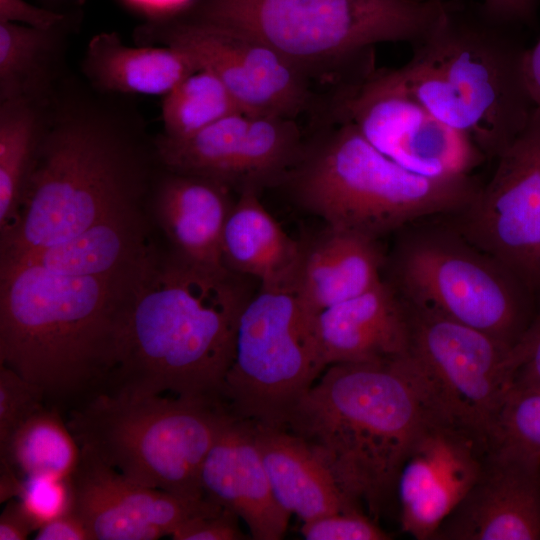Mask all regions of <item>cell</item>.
I'll return each mask as SVG.
<instances>
[{
    "label": "cell",
    "mask_w": 540,
    "mask_h": 540,
    "mask_svg": "<svg viewBox=\"0 0 540 540\" xmlns=\"http://www.w3.org/2000/svg\"><path fill=\"white\" fill-rule=\"evenodd\" d=\"M152 259L117 274L69 276L0 263V365L64 417L104 392L120 363L134 296Z\"/></svg>",
    "instance_id": "obj_1"
},
{
    "label": "cell",
    "mask_w": 540,
    "mask_h": 540,
    "mask_svg": "<svg viewBox=\"0 0 540 540\" xmlns=\"http://www.w3.org/2000/svg\"><path fill=\"white\" fill-rule=\"evenodd\" d=\"M245 276L158 250L134 296L119 365L104 392L222 401Z\"/></svg>",
    "instance_id": "obj_2"
},
{
    "label": "cell",
    "mask_w": 540,
    "mask_h": 540,
    "mask_svg": "<svg viewBox=\"0 0 540 540\" xmlns=\"http://www.w3.org/2000/svg\"><path fill=\"white\" fill-rule=\"evenodd\" d=\"M437 417L406 355L328 366L285 429L311 448L348 498L376 518L392 505L409 453Z\"/></svg>",
    "instance_id": "obj_3"
},
{
    "label": "cell",
    "mask_w": 540,
    "mask_h": 540,
    "mask_svg": "<svg viewBox=\"0 0 540 540\" xmlns=\"http://www.w3.org/2000/svg\"><path fill=\"white\" fill-rule=\"evenodd\" d=\"M133 123L110 108L55 93L18 224L0 241L1 257L62 243L141 206L149 171Z\"/></svg>",
    "instance_id": "obj_4"
},
{
    "label": "cell",
    "mask_w": 540,
    "mask_h": 540,
    "mask_svg": "<svg viewBox=\"0 0 540 540\" xmlns=\"http://www.w3.org/2000/svg\"><path fill=\"white\" fill-rule=\"evenodd\" d=\"M481 4L446 0L433 29L395 71L435 117L468 136L487 159L529 122L535 105L525 75L527 48Z\"/></svg>",
    "instance_id": "obj_5"
},
{
    "label": "cell",
    "mask_w": 540,
    "mask_h": 540,
    "mask_svg": "<svg viewBox=\"0 0 540 540\" xmlns=\"http://www.w3.org/2000/svg\"><path fill=\"white\" fill-rule=\"evenodd\" d=\"M446 0H195L178 18L231 28L273 47L312 79L337 84L374 64V47L414 46Z\"/></svg>",
    "instance_id": "obj_6"
},
{
    "label": "cell",
    "mask_w": 540,
    "mask_h": 540,
    "mask_svg": "<svg viewBox=\"0 0 540 540\" xmlns=\"http://www.w3.org/2000/svg\"><path fill=\"white\" fill-rule=\"evenodd\" d=\"M283 184L327 225L377 239L426 217L460 212L480 187L472 176L412 173L380 153L352 123L334 117L305 141Z\"/></svg>",
    "instance_id": "obj_7"
},
{
    "label": "cell",
    "mask_w": 540,
    "mask_h": 540,
    "mask_svg": "<svg viewBox=\"0 0 540 540\" xmlns=\"http://www.w3.org/2000/svg\"><path fill=\"white\" fill-rule=\"evenodd\" d=\"M232 416L220 399L102 392L65 419L80 448L130 480L201 499L204 460Z\"/></svg>",
    "instance_id": "obj_8"
},
{
    "label": "cell",
    "mask_w": 540,
    "mask_h": 540,
    "mask_svg": "<svg viewBox=\"0 0 540 540\" xmlns=\"http://www.w3.org/2000/svg\"><path fill=\"white\" fill-rule=\"evenodd\" d=\"M413 224L402 229L386 260L387 280L405 301L513 347L535 314L538 296L453 225Z\"/></svg>",
    "instance_id": "obj_9"
},
{
    "label": "cell",
    "mask_w": 540,
    "mask_h": 540,
    "mask_svg": "<svg viewBox=\"0 0 540 540\" xmlns=\"http://www.w3.org/2000/svg\"><path fill=\"white\" fill-rule=\"evenodd\" d=\"M315 314L294 283L260 286L239 315L222 398L233 415L285 428L291 412L325 371Z\"/></svg>",
    "instance_id": "obj_10"
},
{
    "label": "cell",
    "mask_w": 540,
    "mask_h": 540,
    "mask_svg": "<svg viewBox=\"0 0 540 540\" xmlns=\"http://www.w3.org/2000/svg\"><path fill=\"white\" fill-rule=\"evenodd\" d=\"M405 303L407 357L430 405L439 416L487 444L491 425L512 385V347L429 309Z\"/></svg>",
    "instance_id": "obj_11"
},
{
    "label": "cell",
    "mask_w": 540,
    "mask_h": 540,
    "mask_svg": "<svg viewBox=\"0 0 540 540\" xmlns=\"http://www.w3.org/2000/svg\"><path fill=\"white\" fill-rule=\"evenodd\" d=\"M327 110L331 117L352 123L388 159L421 176H471L487 160L468 136L419 102L395 68L374 65L343 81L336 86Z\"/></svg>",
    "instance_id": "obj_12"
},
{
    "label": "cell",
    "mask_w": 540,
    "mask_h": 540,
    "mask_svg": "<svg viewBox=\"0 0 540 540\" xmlns=\"http://www.w3.org/2000/svg\"><path fill=\"white\" fill-rule=\"evenodd\" d=\"M495 160L489 181L451 225L540 296L539 109Z\"/></svg>",
    "instance_id": "obj_13"
},
{
    "label": "cell",
    "mask_w": 540,
    "mask_h": 540,
    "mask_svg": "<svg viewBox=\"0 0 540 540\" xmlns=\"http://www.w3.org/2000/svg\"><path fill=\"white\" fill-rule=\"evenodd\" d=\"M145 36L187 53L213 72L246 114L297 119L316 106L313 79L273 47L245 32L182 20L147 25Z\"/></svg>",
    "instance_id": "obj_14"
},
{
    "label": "cell",
    "mask_w": 540,
    "mask_h": 540,
    "mask_svg": "<svg viewBox=\"0 0 540 540\" xmlns=\"http://www.w3.org/2000/svg\"><path fill=\"white\" fill-rule=\"evenodd\" d=\"M305 139L297 119L238 113L181 139L154 141L165 170L216 180L242 191L283 183Z\"/></svg>",
    "instance_id": "obj_15"
},
{
    "label": "cell",
    "mask_w": 540,
    "mask_h": 540,
    "mask_svg": "<svg viewBox=\"0 0 540 540\" xmlns=\"http://www.w3.org/2000/svg\"><path fill=\"white\" fill-rule=\"evenodd\" d=\"M70 484L71 511L93 540H154L170 536L191 517L223 508L205 497L189 499L138 484L85 448Z\"/></svg>",
    "instance_id": "obj_16"
},
{
    "label": "cell",
    "mask_w": 540,
    "mask_h": 540,
    "mask_svg": "<svg viewBox=\"0 0 540 540\" xmlns=\"http://www.w3.org/2000/svg\"><path fill=\"white\" fill-rule=\"evenodd\" d=\"M487 452L475 433L437 417L415 442L399 475L402 530L432 540L478 478Z\"/></svg>",
    "instance_id": "obj_17"
},
{
    "label": "cell",
    "mask_w": 540,
    "mask_h": 540,
    "mask_svg": "<svg viewBox=\"0 0 540 540\" xmlns=\"http://www.w3.org/2000/svg\"><path fill=\"white\" fill-rule=\"evenodd\" d=\"M432 540H540V461L487 449L475 483Z\"/></svg>",
    "instance_id": "obj_18"
},
{
    "label": "cell",
    "mask_w": 540,
    "mask_h": 540,
    "mask_svg": "<svg viewBox=\"0 0 540 540\" xmlns=\"http://www.w3.org/2000/svg\"><path fill=\"white\" fill-rule=\"evenodd\" d=\"M205 498L242 519L255 540H279L291 513L276 499L253 424L233 415L208 452L201 470Z\"/></svg>",
    "instance_id": "obj_19"
},
{
    "label": "cell",
    "mask_w": 540,
    "mask_h": 540,
    "mask_svg": "<svg viewBox=\"0 0 540 540\" xmlns=\"http://www.w3.org/2000/svg\"><path fill=\"white\" fill-rule=\"evenodd\" d=\"M315 332L325 368L393 360L408 354L407 306L383 279L370 290L318 313Z\"/></svg>",
    "instance_id": "obj_20"
},
{
    "label": "cell",
    "mask_w": 540,
    "mask_h": 540,
    "mask_svg": "<svg viewBox=\"0 0 540 540\" xmlns=\"http://www.w3.org/2000/svg\"><path fill=\"white\" fill-rule=\"evenodd\" d=\"M230 190L216 180L166 170L155 186L153 212L174 252L201 266L226 269L221 242L234 203Z\"/></svg>",
    "instance_id": "obj_21"
},
{
    "label": "cell",
    "mask_w": 540,
    "mask_h": 540,
    "mask_svg": "<svg viewBox=\"0 0 540 540\" xmlns=\"http://www.w3.org/2000/svg\"><path fill=\"white\" fill-rule=\"evenodd\" d=\"M385 264L377 238L327 225L311 242L301 243L293 283L306 307L317 315L375 287L383 280Z\"/></svg>",
    "instance_id": "obj_22"
},
{
    "label": "cell",
    "mask_w": 540,
    "mask_h": 540,
    "mask_svg": "<svg viewBox=\"0 0 540 540\" xmlns=\"http://www.w3.org/2000/svg\"><path fill=\"white\" fill-rule=\"evenodd\" d=\"M142 207L108 216L62 243L0 261L36 265L69 276L117 274L146 265L157 249Z\"/></svg>",
    "instance_id": "obj_23"
},
{
    "label": "cell",
    "mask_w": 540,
    "mask_h": 540,
    "mask_svg": "<svg viewBox=\"0 0 540 540\" xmlns=\"http://www.w3.org/2000/svg\"><path fill=\"white\" fill-rule=\"evenodd\" d=\"M252 424L274 495L288 512L305 522L361 509L301 438L285 428Z\"/></svg>",
    "instance_id": "obj_24"
},
{
    "label": "cell",
    "mask_w": 540,
    "mask_h": 540,
    "mask_svg": "<svg viewBox=\"0 0 540 540\" xmlns=\"http://www.w3.org/2000/svg\"><path fill=\"white\" fill-rule=\"evenodd\" d=\"M259 191L247 188L226 220L221 255L226 269L260 282V286L292 283L301 243L293 240L261 203Z\"/></svg>",
    "instance_id": "obj_25"
},
{
    "label": "cell",
    "mask_w": 540,
    "mask_h": 540,
    "mask_svg": "<svg viewBox=\"0 0 540 540\" xmlns=\"http://www.w3.org/2000/svg\"><path fill=\"white\" fill-rule=\"evenodd\" d=\"M82 68L89 82L101 91L149 95H165L199 70L178 48L130 47L114 32L91 39Z\"/></svg>",
    "instance_id": "obj_26"
},
{
    "label": "cell",
    "mask_w": 540,
    "mask_h": 540,
    "mask_svg": "<svg viewBox=\"0 0 540 540\" xmlns=\"http://www.w3.org/2000/svg\"><path fill=\"white\" fill-rule=\"evenodd\" d=\"M67 20L49 29L0 22V102L52 99Z\"/></svg>",
    "instance_id": "obj_27"
},
{
    "label": "cell",
    "mask_w": 540,
    "mask_h": 540,
    "mask_svg": "<svg viewBox=\"0 0 540 540\" xmlns=\"http://www.w3.org/2000/svg\"><path fill=\"white\" fill-rule=\"evenodd\" d=\"M25 99L0 105V241L16 228L43 132L45 109Z\"/></svg>",
    "instance_id": "obj_28"
},
{
    "label": "cell",
    "mask_w": 540,
    "mask_h": 540,
    "mask_svg": "<svg viewBox=\"0 0 540 540\" xmlns=\"http://www.w3.org/2000/svg\"><path fill=\"white\" fill-rule=\"evenodd\" d=\"M81 456V448L65 417L44 407L11 436L0 449L5 462L20 478L54 475L70 478Z\"/></svg>",
    "instance_id": "obj_29"
},
{
    "label": "cell",
    "mask_w": 540,
    "mask_h": 540,
    "mask_svg": "<svg viewBox=\"0 0 540 540\" xmlns=\"http://www.w3.org/2000/svg\"><path fill=\"white\" fill-rule=\"evenodd\" d=\"M244 113L229 90L211 71L199 69L164 95L163 135L190 137L228 116Z\"/></svg>",
    "instance_id": "obj_30"
},
{
    "label": "cell",
    "mask_w": 540,
    "mask_h": 540,
    "mask_svg": "<svg viewBox=\"0 0 540 540\" xmlns=\"http://www.w3.org/2000/svg\"><path fill=\"white\" fill-rule=\"evenodd\" d=\"M487 449L540 461V389L510 387L489 430Z\"/></svg>",
    "instance_id": "obj_31"
},
{
    "label": "cell",
    "mask_w": 540,
    "mask_h": 540,
    "mask_svg": "<svg viewBox=\"0 0 540 540\" xmlns=\"http://www.w3.org/2000/svg\"><path fill=\"white\" fill-rule=\"evenodd\" d=\"M16 497L35 530L72 509L70 478L54 475L20 478Z\"/></svg>",
    "instance_id": "obj_32"
},
{
    "label": "cell",
    "mask_w": 540,
    "mask_h": 540,
    "mask_svg": "<svg viewBox=\"0 0 540 540\" xmlns=\"http://www.w3.org/2000/svg\"><path fill=\"white\" fill-rule=\"evenodd\" d=\"M46 406L34 385L14 370L0 365V449L20 426Z\"/></svg>",
    "instance_id": "obj_33"
},
{
    "label": "cell",
    "mask_w": 540,
    "mask_h": 540,
    "mask_svg": "<svg viewBox=\"0 0 540 540\" xmlns=\"http://www.w3.org/2000/svg\"><path fill=\"white\" fill-rule=\"evenodd\" d=\"M301 534L307 540L391 539V535L362 509L327 514L302 522Z\"/></svg>",
    "instance_id": "obj_34"
},
{
    "label": "cell",
    "mask_w": 540,
    "mask_h": 540,
    "mask_svg": "<svg viewBox=\"0 0 540 540\" xmlns=\"http://www.w3.org/2000/svg\"><path fill=\"white\" fill-rule=\"evenodd\" d=\"M239 517L233 511L221 508L215 512L191 517L170 535L174 540H243Z\"/></svg>",
    "instance_id": "obj_35"
},
{
    "label": "cell",
    "mask_w": 540,
    "mask_h": 540,
    "mask_svg": "<svg viewBox=\"0 0 540 540\" xmlns=\"http://www.w3.org/2000/svg\"><path fill=\"white\" fill-rule=\"evenodd\" d=\"M512 358L511 386L540 389V296L528 328L512 348Z\"/></svg>",
    "instance_id": "obj_36"
},
{
    "label": "cell",
    "mask_w": 540,
    "mask_h": 540,
    "mask_svg": "<svg viewBox=\"0 0 540 540\" xmlns=\"http://www.w3.org/2000/svg\"><path fill=\"white\" fill-rule=\"evenodd\" d=\"M67 15L34 6L25 0H0V22L49 29L63 23Z\"/></svg>",
    "instance_id": "obj_37"
},
{
    "label": "cell",
    "mask_w": 540,
    "mask_h": 540,
    "mask_svg": "<svg viewBox=\"0 0 540 540\" xmlns=\"http://www.w3.org/2000/svg\"><path fill=\"white\" fill-rule=\"evenodd\" d=\"M539 0H482L481 7L493 19L514 27L535 21Z\"/></svg>",
    "instance_id": "obj_38"
},
{
    "label": "cell",
    "mask_w": 540,
    "mask_h": 540,
    "mask_svg": "<svg viewBox=\"0 0 540 540\" xmlns=\"http://www.w3.org/2000/svg\"><path fill=\"white\" fill-rule=\"evenodd\" d=\"M34 538L37 540H93L84 522L73 511L41 526Z\"/></svg>",
    "instance_id": "obj_39"
},
{
    "label": "cell",
    "mask_w": 540,
    "mask_h": 540,
    "mask_svg": "<svg viewBox=\"0 0 540 540\" xmlns=\"http://www.w3.org/2000/svg\"><path fill=\"white\" fill-rule=\"evenodd\" d=\"M34 530L19 501L10 500L0 516V540H25Z\"/></svg>",
    "instance_id": "obj_40"
},
{
    "label": "cell",
    "mask_w": 540,
    "mask_h": 540,
    "mask_svg": "<svg viewBox=\"0 0 540 540\" xmlns=\"http://www.w3.org/2000/svg\"><path fill=\"white\" fill-rule=\"evenodd\" d=\"M525 75L534 105L540 110V38L531 48H527Z\"/></svg>",
    "instance_id": "obj_41"
},
{
    "label": "cell",
    "mask_w": 540,
    "mask_h": 540,
    "mask_svg": "<svg viewBox=\"0 0 540 540\" xmlns=\"http://www.w3.org/2000/svg\"><path fill=\"white\" fill-rule=\"evenodd\" d=\"M71 1L74 2V3H82L83 2V0H71Z\"/></svg>",
    "instance_id": "obj_42"
}]
</instances>
